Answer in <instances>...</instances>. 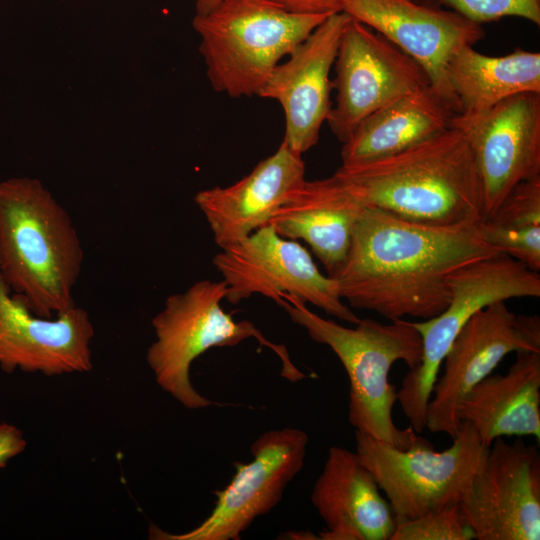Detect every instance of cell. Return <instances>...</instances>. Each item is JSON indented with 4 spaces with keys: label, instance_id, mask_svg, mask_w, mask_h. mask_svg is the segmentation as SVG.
Wrapping results in <instances>:
<instances>
[{
    "label": "cell",
    "instance_id": "21",
    "mask_svg": "<svg viewBox=\"0 0 540 540\" xmlns=\"http://www.w3.org/2000/svg\"><path fill=\"white\" fill-rule=\"evenodd\" d=\"M490 447L499 437L533 436L540 440V352L520 351L505 374H489L466 394L456 409Z\"/></svg>",
    "mask_w": 540,
    "mask_h": 540
},
{
    "label": "cell",
    "instance_id": "15",
    "mask_svg": "<svg viewBox=\"0 0 540 540\" xmlns=\"http://www.w3.org/2000/svg\"><path fill=\"white\" fill-rule=\"evenodd\" d=\"M343 12L383 35L426 72L430 87L457 114L446 69L452 56L485 36L481 25L453 10L416 0H346Z\"/></svg>",
    "mask_w": 540,
    "mask_h": 540
},
{
    "label": "cell",
    "instance_id": "27",
    "mask_svg": "<svg viewBox=\"0 0 540 540\" xmlns=\"http://www.w3.org/2000/svg\"><path fill=\"white\" fill-rule=\"evenodd\" d=\"M295 14H334L343 12L346 0H270Z\"/></svg>",
    "mask_w": 540,
    "mask_h": 540
},
{
    "label": "cell",
    "instance_id": "20",
    "mask_svg": "<svg viewBox=\"0 0 540 540\" xmlns=\"http://www.w3.org/2000/svg\"><path fill=\"white\" fill-rule=\"evenodd\" d=\"M364 208L332 175L305 180L268 224L285 238L305 241L328 276H332L346 259L355 225Z\"/></svg>",
    "mask_w": 540,
    "mask_h": 540
},
{
    "label": "cell",
    "instance_id": "7",
    "mask_svg": "<svg viewBox=\"0 0 540 540\" xmlns=\"http://www.w3.org/2000/svg\"><path fill=\"white\" fill-rule=\"evenodd\" d=\"M355 439L356 453L385 493L397 525L460 504L489 450L468 422H460L452 445L440 452L426 439L406 449L359 431Z\"/></svg>",
    "mask_w": 540,
    "mask_h": 540
},
{
    "label": "cell",
    "instance_id": "3",
    "mask_svg": "<svg viewBox=\"0 0 540 540\" xmlns=\"http://www.w3.org/2000/svg\"><path fill=\"white\" fill-rule=\"evenodd\" d=\"M83 258L69 214L38 179L0 181V274L34 314L50 318L76 305Z\"/></svg>",
    "mask_w": 540,
    "mask_h": 540
},
{
    "label": "cell",
    "instance_id": "6",
    "mask_svg": "<svg viewBox=\"0 0 540 540\" xmlns=\"http://www.w3.org/2000/svg\"><path fill=\"white\" fill-rule=\"evenodd\" d=\"M227 294L224 280H200L181 293L167 297L164 307L152 319L155 340L146 361L157 384L188 409L213 404L192 385V362L213 347L235 346L255 338L271 349L282 362L281 374L297 382L306 377L292 363L285 346L268 340L247 320L235 321L221 306Z\"/></svg>",
    "mask_w": 540,
    "mask_h": 540
},
{
    "label": "cell",
    "instance_id": "8",
    "mask_svg": "<svg viewBox=\"0 0 540 540\" xmlns=\"http://www.w3.org/2000/svg\"><path fill=\"white\" fill-rule=\"evenodd\" d=\"M447 283L450 301L439 315L412 321L422 341L419 364L402 380L397 401L405 416L426 417L440 367L466 322L482 308L510 298L539 297L540 274L503 253L469 262L452 271Z\"/></svg>",
    "mask_w": 540,
    "mask_h": 540
},
{
    "label": "cell",
    "instance_id": "5",
    "mask_svg": "<svg viewBox=\"0 0 540 540\" xmlns=\"http://www.w3.org/2000/svg\"><path fill=\"white\" fill-rule=\"evenodd\" d=\"M329 15L291 13L270 0H223L195 15L212 88L232 98L258 95L280 60Z\"/></svg>",
    "mask_w": 540,
    "mask_h": 540
},
{
    "label": "cell",
    "instance_id": "26",
    "mask_svg": "<svg viewBox=\"0 0 540 540\" xmlns=\"http://www.w3.org/2000/svg\"><path fill=\"white\" fill-rule=\"evenodd\" d=\"M467 19L482 24L520 17L540 25V0H436Z\"/></svg>",
    "mask_w": 540,
    "mask_h": 540
},
{
    "label": "cell",
    "instance_id": "16",
    "mask_svg": "<svg viewBox=\"0 0 540 540\" xmlns=\"http://www.w3.org/2000/svg\"><path fill=\"white\" fill-rule=\"evenodd\" d=\"M94 326L87 311L74 306L54 317L34 314L0 274V368L45 376L92 369Z\"/></svg>",
    "mask_w": 540,
    "mask_h": 540
},
{
    "label": "cell",
    "instance_id": "14",
    "mask_svg": "<svg viewBox=\"0 0 540 540\" xmlns=\"http://www.w3.org/2000/svg\"><path fill=\"white\" fill-rule=\"evenodd\" d=\"M451 125L464 132L474 154L483 218L519 183L540 176V93L511 96L479 114H456Z\"/></svg>",
    "mask_w": 540,
    "mask_h": 540
},
{
    "label": "cell",
    "instance_id": "18",
    "mask_svg": "<svg viewBox=\"0 0 540 540\" xmlns=\"http://www.w3.org/2000/svg\"><path fill=\"white\" fill-rule=\"evenodd\" d=\"M305 180L302 155L282 141L248 175L227 187L201 190L194 201L222 249L267 225Z\"/></svg>",
    "mask_w": 540,
    "mask_h": 540
},
{
    "label": "cell",
    "instance_id": "17",
    "mask_svg": "<svg viewBox=\"0 0 540 540\" xmlns=\"http://www.w3.org/2000/svg\"><path fill=\"white\" fill-rule=\"evenodd\" d=\"M349 19L345 12L329 15L285 62L275 67L258 93L281 105L285 118L283 141L301 155L317 144L332 109L330 72Z\"/></svg>",
    "mask_w": 540,
    "mask_h": 540
},
{
    "label": "cell",
    "instance_id": "22",
    "mask_svg": "<svg viewBox=\"0 0 540 540\" xmlns=\"http://www.w3.org/2000/svg\"><path fill=\"white\" fill-rule=\"evenodd\" d=\"M456 115L430 86L374 111L343 143L342 165L371 161L406 150L443 132Z\"/></svg>",
    "mask_w": 540,
    "mask_h": 540
},
{
    "label": "cell",
    "instance_id": "24",
    "mask_svg": "<svg viewBox=\"0 0 540 540\" xmlns=\"http://www.w3.org/2000/svg\"><path fill=\"white\" fill-rule=\"evenodd\" d=\"M481 238L497 252L540 271V176L519 183L497 209L477 222Z\"/></svg>",
    "mask_w": 540,
    "mask_h": 540
},
{
    "label": "cell",
    "instance_id": "13",
    "mask_svg": "<svg viewBox=\"0 0 540 540\" xmlns=\"http://www.w3.org/2000/svg\"><path fill=\"white\" fill-rule=\"evenodd\" d=\"M460 507L477 540H539V446L496 438Z\"/></svg>",
    "mask_w": 540,
    "mask_h": 540
},
{
    "label": "cell",
    "instance_id": "9",
    "mask_svg": "<svg viewBox=\"0 0 540 540\" xmlns=\"http://www.w3.org/2000/svg\"><path fill=\"white\" fill-rule=\"evenodd\" d=\"M213 265L227 284L225 299L232 304L253 294L276 303L289 295L353 325L360 320L343 302L334 278L320 272L308 250L270 224L222 248Z\"/></svg>",
    "mask_w": 540,
    "mask_h": 540
},
{
    "label": "cell",
    "instance_id": "4",
    "mask_svg": "<svg viewBox=\"0 0 540 540\" xmlns=\"http://www.w3.org/2000/svg\"><path fill=\"white\" fill-rule=\"evenodd\" d=\"M277 304L311 339L330 347L339 358L349 379L348 419L356 431L401 449L424 439L411 426L401 429L395 424L397 391L389 382L395 362L403 361L412 369L421 360V336L412 321L383 324L365 318L345 327L312 312L296 297L285 295Z\"/></svg>",
    "mask_w": 540,
    "mask_h": 540
},
{
    "label": "cell",
    "instance_id": "19",
    "mask_svg": "<svg viewBox=\"0 0 540 540\" xmlns=\"http://www.w3.org/2000/svg\"><path fill=\"white\" fill-rule=\"evenodd\" d=\"M311 501L325 523L323 540H389L397 523L371 471L356 452L332 446Z\"/></svg>",
    "mask_w": 540,
    "mask_h": 540
},
{
    "label": "cell",
    "instance_id": "23",
    "mask_svg": "<svg viewBox=\"0 0 540 540\" xmlns=\"http://www.w3.org/2000/svg\"><path fill=\"white\" fill-rule=\"evenodd\" d=\"M446 76L457 114L475 115L511 96L540 93V53L517 48L495 57L465 46L448 62Z\"/></svg>",
    "mask_w": 540,
    "mask_h": 540
},
{
    "label": "cell",
    "instance_id": "1",
    "mask_svg": "<svg viewBox=\"0 0 540 540\" xmlns=\"http://www.w3.org/2000/svg\"><path fill=\"white\" fill-rule=\"evenodd\" d=\"M495 253L481 238L477 222L430 225L365 207L346 259L330 277L353 308L391 321H422L448 306L452 271Z\"/></svg>",
    "mask_w": 540,
    "mask_h": 540
},
{
    "label": "cell",
    "instance_id": "28",
    "mask_svg": "<svg viewBox=\"0 0 540 540\" xmlns=\"http://www.w3.org/2000/svg\"><path fill=\"white\" fill-rule=\"evenodd\" d=\"M27 446L22 431L13 424L0 423V469Z\"/></svg>",
    "mask_w": 540,
    "mask_h": 540
},
{
    "label": "cell",
    "instance_id": "11",
    "mask_svg": "<svg viewBox=\"0 0 540 540\" xmlns=\"http://www.w3.org/2000/svg\"><path fill=\"white\" fill-rule=\"evenodd\" d=\"M540 352V318L517 314L505 301L476 312L454 339L427 407L426 428L453 438L459 429L456 409L466 394L512 352Z\"/></svg>",
    "mask_w": 540,
    "mask_h": 540
},
{
    "label": "cell",
    "instance_id": "12",
    "mask_svg": "<svg viewBox=\"0 0 540 540\" xmlns=\"http://www.w3.org/2000/svg\"><path fill=\"white\" fill-rule=\"evenodd\" d=\"M307 434L296 428L270 430L251 445L252 461L236 462L231 482L216 491L210 515L196 528L168 534L151 528L155 539L238 540L252 522L271 511L281 500L290 481L304 466Z\"/></svg>",
    "mask_w": 540,
    "mask_h": 540
},
{
    "label": "cell",
    "instance_id": "10",
    "mask_svg": "<svg viewBox=\"0 0 540 540\" xmlns=\"http://www.w3.org/2000/svg\"><path fill=\"white\" fill-rule=\"evenodd\" d=\"M333 67L336 104L326 122L342 143L374 111L430 86L415 60L351 17L342 31Z\"/></svg>",
    "mask_w": 540,
    "mask_h": 540
},
{
    "label": "cell",
    "instance_id": "2",
    "mask_svg": "<svg viewBox=\"0 0 540 540\" xmlns=\"http://www.w3.org/2000/svg\"><path fill=\"white\" fill-rule=\"evenodd\" d=\"M365 207L405 220L454 225L483 218V187L464 132L436 136L383 158L341 165L333 174Z\"/></svg>",
    "mask_w": 540,
    "mask_h": 540
},
{
    "label": "cell",
    "instance_id": "29",
    "mask_svg": "<svg viewBox=\"0 0 540 540\" xmlns=\"http://www.w3.org/2000/svg\"><path fill=\"white\" fill-rule=\"evenodd\" d=\"M223 0H196L195 11L198 16L206 15L216 8Z\"/></svg>",
    "mask_w": 540,
    "mask_h": 540
},
{
    "label": "cell",
    "instance_id": "25",
    "mask_svg": "<svg viewBox=\"0 0 540 540\" xmlns=\"http://www.w3.org/2000/svg\"><path fill=\"white\" fill-rule=\"evenodd\" d=\"M476 534L460 504L448 505L398 524L390 540H473Z\"/></svg>",
    "mask_w": 540,
    "mask_h": 540
}]
</instances>
